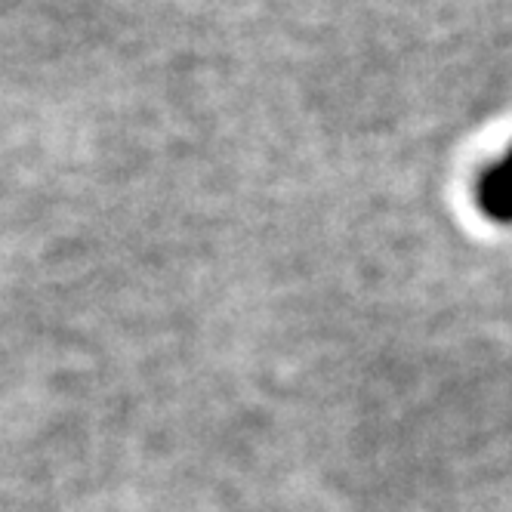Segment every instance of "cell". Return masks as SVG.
I'll return each mask as SVG.
<instances>
[{
  "instance_id": "obj_1",
  "label": "cell",
  "mask_w": 512,
  "mask_h": 512,
  "mask_svg": "<svg viewBox=\"0 0 512 512\" xmlns=\"http://www.w3.org/2000/svg\"><path fill=\"white\" fill-rule=\"evenodd\" d=\"M479 201L494 219H512V149L500 164L485 170L479 182Z\"/></svg>"
}]
</instances>
